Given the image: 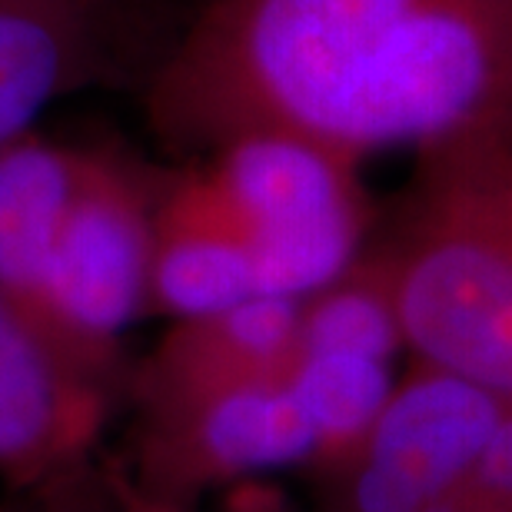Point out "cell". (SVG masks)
<instances>
[{"label":"cell","mask_w":512,"mask_h":512,"mask_svg":"<svg viewBox=\"0 0 512 512\" xmlns=\"http://www.w3.org/2000/svg\"><path fill=\"white\" fill-rule=\"evenodd\" d=\"M512 110V0H207L153 70L173 150L293 130L363 160Z\"/></svg>","instance_id":"6da1fadb"},{"label":"cell","mask_w":512,"mask_h":512,"mask_svg":"<svg viewBox=\"0 0 512 512\" xmlns=\"http://www.w3.org/2000/svg\"><path fill=\"white\" fill-rule=\"evenodd\" d=\"M406 350L512 396V110L419 147L389 237Z\"/></svg>","instance_id":"7a4b0ae2"},{"label":"cell","mask_w":512,"mask_h":512,"mask_svg":"<svg viewBox=\"0 0 512 512\" xmlns=\"http://www.w3.org/2000/svg\"><path fill=\"white\" fill-rule=\"evenodd\" d=\"M360 163L293 130H247L210 150L203 170L247 233L256 293L306 300L360 260L373 223Z\"/></svg>","instance_id":"3957f363"},{"label":"cell","mask_w":512,"mask_h":512,"mask_svg":"<svg viewBox=\"0 0 512 512\" xmlns=\"http://www.w3.org/2000/svg\"><path fill=\"white\" fill-rule=\"evenodd\" d=\"M160 180L117 150H87L84 177L50 256L34 320L100 376L120 336L150 310L153 207Z\"/></svg>","instance_id":"277c9868"},{"label":"cell","mask_w":512,"mask_h":512,"mask_svg":"<svg viewBox=\"0 0 512 512\" xmlns=\"http://www.w3.org/2000/svg\"><path fill=\"white\" fill-rule=\"evenodd\" d=\"M509 399L413 360L370 433L330 463L336 512H419L459 493Z\"/></svg>","instance_id":"5b68a950"},{"label":"cell","mask_w":512,"mask_h":512,"mask_svg":"<svg viewBox=\"0 0 512 512\" xmlns=\"http://www.w3.org/2000/svg\"><path fill=\"white\" fill-rule=\"evenodd\" d=\"M256 296L253 250L207 170L160 180L153 207L150 310L173 323L213 316Z\"/></svg>","instance_id":"8992f818"},{"label":"cell","mask_w":512,"mask_h":512,"mask_svg":"<svg viewBox=\"0 0 512 512\" xmlns=\"http://www.w3.org/2000/svg\"><path fill=\"white\" fill-rule=\"evenodd\" d=\"M153 406L207 476H250L320 459V439L286 373L153 396Z\"/></svg>","instance_id":"52a82bcc"},{"label":"cell","mask_w":512,"mask_h":512,"mask_svg":"<svg viewBox=\"0 0 512 512\" xmlns=\"http://www.w3.org/2000/svg\"><path fill=\"white\" fill-rule=\"evenodd\" d=\"M97 376L0 290V466H27L84 433Z\"/></svg>","instance_id":"ba28073f"},{"label":"cell","mask_w":512,"mask_h":512,"mask_svg":"<svg viewBox=\"0 0 512 512\" xmlns=\"http://www.w3.org/2000/svg\"><path fill=\"white\" fill-rule=\"evenodd\" d=\"M100 14L70 0H0V147L104 74Z\"/></svg>","instance_id":"9c48e42d"},{"label":"cell","mask_w":512,"mask_h":512,"mask_svg":"<svg viewBox=\"0 0 512 512\" xmlns=\"http://www.w3.org/2000/svg\"><path fill=\"white\" fill-rule=\"evenodd\" d=\"M84 157V147L60 143L37 127L0 147V290L30 320L84 177Z\"/></svg>","instance_id":"30bf717a"},{"label":"cell","mask_w":512,"mask_h":512,"mask_svg":"<svg viewBox=\"0 0 512 512\" xmlns=\"http://www.w3.org/2000/svg\"><path fill=\"white\" fill-rule=\"evenodd\" d=\"M296 336L300 300L266 293L247 296L213 316L180 320L160 343L147 370L150 399L286 373L296 353Z\"/></svg>","instance_id":"8fae6325"},{"label":"cell","mask_w":512,"mask_h":512,"mask_svg":"<svg viewBox=\"0 0 512 512\" xmlns=\"http://www.w3.org/2000/svg\"><path fill=\"white\" fill-rule=\"evenodd\" d=\"M406 350L383 256L366 247L343 276L300 300L296 353H356L393 363Z\"/></svg>","instance_id":"7c38bea8"},{"label":"cell","mask_w":512,"mask_h":512,"mask_svg":"<svg viewBox=\"0 0 512 512\" xmlns=\"http://www.w3.org/2000/svg\"><path fill=\"white\" fill-rule=\"evenodd\" d=\"M286 380L316 429L326 466L370 433L396 386L393 363L356 353H293Z\"/></svg>","instance_id":"4fadbf2b"},{"label":"cell","mask_w":512,"mask_h":512,"mask_svg":"<svg viewBox=\"0 0 512 512\" xmlns=\"http://www.w3.org/2000/svg\"><path fill=\"white\" fill-rule=\"evenodd\" d=\"M459 493L476 499L489 512H512V399L489 433L483 453L469 469Z\"/></svg>","instance_id":"5bb4252c"},{"label":"cell","mask_w":512,"mask_h":512,"mask_svg":"<svg viewBox=\"0 0 512 512\" xmlns=\"http://www.w3.org/2000/svg\"><path fill=\"white\" fill-rule=\"evenodd\" d=\"M419 512H489L486 506H479L476 499H469L466 493H453L446 499H439V503L419 509Z\"/></svg>","instance_id":"9a60e30c"},{"label":"cell","mask_w":512,"mask_h":512,"mask_svg":"<svg viewBox=\"0 0 512 512\" xmlns=\"http://www.w3.org/2000/svg\"><path fill=\"white\" fill-rule=\"evenodd\" d=\"M70 4H80V7H90V10H107L110 0H70Z\"/></svg>","instance_id":"2e32d148"}]
</instances>
